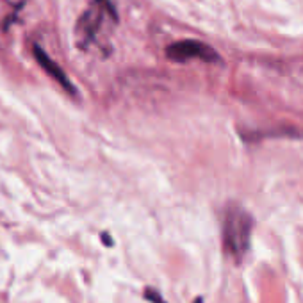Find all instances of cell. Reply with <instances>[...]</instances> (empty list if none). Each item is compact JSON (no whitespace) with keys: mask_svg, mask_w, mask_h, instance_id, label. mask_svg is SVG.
Segmentation results:
<instances>
[{"mask_svg":"<svg viewBox=\"0 0 303 303\" xmlns=\"http://www.w3.org/2000/svg\"><path fill=\"white\" fill-rule=\"evenodd\" d=\"M253 219L248 211L237 205L227 207L223 216V245L228 255L235 260H241L250 248V237H252Z\"/></svg>","mask_w":303,"mask_h":303,"instance_id":"6da1fadb","label":"cell"},{"mask_svg":"<svg viewBox=\"0 0 303 303\" xmlns=\"http://www.w3.org/2000/svg\"><path fill=\"white\" fill-rule=\"evenodd\" d=\"M107 16L118 20V14L114 11V6L111 4V0H95L88 9L82 13V16L78 18L77 27H75V36H77V45L80 48H86L96 39L100 29L104 25V20Z\"/></svg>","mask_w":303,"mask_h":303,"instance_id":"7a4b0ae2","label":"cell"},{"mask_svg":"<svg viewBox=\"0 0 303 303\" xmlns=\"http://www.w3.org/2000/svg\"><path fill=\"white\" fill-rule=\"evenodd\" d=\"M166 55L168 59L177 63H184L189 61V59H201L205 63H216L219 61V55L214 48H211L209 45L201 43V41L196 39H182L177 41V43L170 45L166 48Z\"/></svg>","mask_w":303,"mask_h":303,"instance_id":"3957f363","label":"cell"},{"mask_svg":"<svg viewBox=\"0 0 303 303\" xmlns=\"http://www.w3.org/2000/svg\"><path fill=\"white\" fill-rule=\"evenodd\" d=\"M34 57L38 59V63L41 65V68L45 70V72L48 73L50 77H54L55 80L59 82V84L63 86L65 89H68L70 93H75V88L72 86V82L68 80V77H66V73L63 72L61 68L57 66V63H54L50 57H48L47 54H45V50L38 45H34Z\"/></svg>","mask_w":303,"mask_h":303,"instance_id":"277c9868","label":"cell"},{"mask_svg":"<svg viewBox=\"0 0 303 303\" xmlns=\"http://www.w3.org/2000/svg\"><path fill=\"white\" fill-rule=\"evenodd\" d=\"M145 298H147L150 303H166L164 301V298L160 296L159 291L152 289V287H147V289H145Z\"/></svg>","mask_w":303,"mask_h":303,"instance_id":"5b68a950","label":"cell"},{"mask_svg":"<svg viewBox=\"0 0 303 303\" xmlns=\"http://www.w3.org/2000/svg\"><path fill=\"white\" fill-rule=\"evenodd\" d=\"M193 303H204V298H200V296H198L196 300H194Z\"/></svg>","mask_w":303,"mask_h":303,"instance_id":"8992f818","label":"cell"}]
</instances>
